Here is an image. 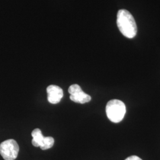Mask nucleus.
Masks as SVG:
<instances>
[{"label":"nucleus","mask_w":160,"mask_h":160,"mask_svg":"<svg viewBox=\"0 0 160 160\" xmlns=\"http://www.w3.org/2000/svg\"><path fill=\"white\" fill-rule=\"evenodd\" d=\"M125 160H142L141 158H140L139 157H138L136 155H132L131 157H129L126 158Z\"/></svg>","instance_id":"7"},{"label":"nucleus","mask_w":160,"mask_h":160,"mask_svg":"<svg viewBox=\"0 0 160 160\" xmlns=\"http://www.w3.org/2000/svg\"><path fill=\"white\" fill-rule=\"evenodd\" d=\"M48 102L51 104H58L59 103L63 96L62 89L59 86L51 85L47 87Z\"/></svg>","instance_id":"6"},{"label":"nucleus","mask_w":160,"mask_h":160,"mask_svg":"<svg viewBox=\"0 0 160 160\" xmlns=\"http://www.w3.org/2000/svg\"><path fill=\"white\" fill-rule=\"evenodd\" d=\"M69 93L71 94L70 99L75 103L84 104L90 102L92 97L83 92L78 84H73L69 87Z\"/></svg>","instance_id":"5"},{"label":"nucleus","mask_w":160,"mask_h":160,"mask_svg":"<svg viewBox=\"0 0 160 160\" xmlns=\"http://www.w3.org/2000/svg\"><path fill=\"white\" fill-rule=\"evenodd\" d=\"M126 111L125 103L116 99L110 100L106 108L108 118L113 123H119L123 120Z\"/></svg>","instance_id":"2"},{"label":"nucleus","mask_w":160,"mask_h":160,"mask_svg":"<svg viewBox=\"0 0 160 160\" xmlns=\"http://www.w3.org/2000/svg\"><path fill=\"white\" fill-rule=\"evenodd\" d=\"M117 25L121 33L128 38H133L137 33V26L131 14L126 10H120L117 14Z\"/></svg>","instance_id":"1"},{"label":"nucleus","mask_w":160,"mask_h":160,"mask_svg":"<svg viewBox=\"0 0 160 160\" xmlns=\"http://www.w3.org/2000/svg\"><path fill=\"white\" fill-rule=\"evenodd\" d=\"M18 151V145L14 139H10L0 144V154L5 160L16 159Z\"/></svg>","instance_id":"3"},{"label":"nucleus","mask_w":160,"mask_h":160,"mask_svg":"<svg viewBox=\"0 0 160 160\" xmlns=\"http://www.w3.org/2000/svg\"><path fill=\"white\" fill-rule=\"evenodd\" d=\"M33 137L32 144L36 147H40L42 150L51 148L55 142L54 139L51 137H44L39 129L36 128L32 132Z\"/></svg>","instance_id":"4"}]
</instances>
